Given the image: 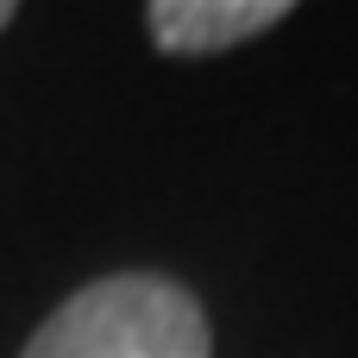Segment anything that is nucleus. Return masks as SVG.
I'll list each match as a JSON object with an SVG mask.
<instances>
[{
	"mask_svg": "<svg viewBox=\"0 0 358 358\" xmlns=\"http://www.w3.org/2000/svg\"><path fill=\"white\" fill-rule=\"evenodd\" d=\"M289 19V0H151L145 31L164 57H220Z\"/></svg>",
	"mask_w": 358,
	"mask_h": 358,
	"instance_id": "nucleus-2",
	"label": "nucleus"
},
{
	"mask_svg": "<svg viewBox=\"0 0 358 358\" xmlns=\"http://www.w3.org/2000/svg\"><path fill=\"white\" fill-rule=\"evenodd\" d=\"M13 19H19V6H13V0H0V31H6Z\"/></svg>",
	"mask_w": 358,
	"mask_h": 358,
	"instance_id": "nucleus-3",
	"label": "nucleus"
},
{
	"mask_svg": "<svg viewBox=\"0 0 358 358\" xmlns=\"http://www.w3.org/2000/svg\"><path fill=\"white\" fill-rule=\"evenodd\" d=\"M19 358H214L208 308L164 271H107L63 296Z\"/></svg>",
	"mask_w": 358,
	"mask_h": 358,
	"instance_id": "nucleus-1",
	"label": "nucleus"
}]
</instances>
